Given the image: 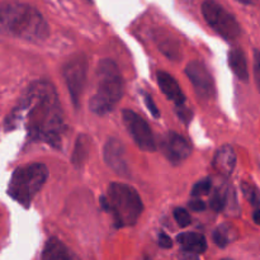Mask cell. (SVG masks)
Returning a JSON list of instances; mask_svg holds the SVG:
<instances>
[{
	"label": "cell",
	"mask_w": 260,
	"mask_h": 260,
	"mask_svg": "<svg viewBox=\"0 0 260 260\" xmlns=\"http://www.w3.org/2000/svg\"><path fill=\"white\" fill-rule=\"evenodd\" d=\"M162 151L169 161L173 164H179L189 158L192 154V146L181 135L170 131L162 140Z\"/></svg>",
	"instance_id": "11"
},
{
	"label": "cell",
	"mask_w": 260,
	"mask_h": 260,
	"mask_svg": "<svg viewBox=\"0 0 260 260\" xmlns=\"http://www.w3.org/2000/svg\"><path fill=\"white\" fill-rule=\"evenodd\" d=\"M253 220H254V222L257 223V225H260V206L254 209Z\"/></svg>",
	"instance_id": "29"
},
{
	"label": "cell",
	"mask_w": 260,
	"mask_h": 260,
	"mask_svg": "<svg viewBox=\"0 0 260 260\" xmlns=\"http://www.w3.org/2000/svg\"><path fill=\"white\" fill-rule=\"evenodd\" d=\"M24 120L32 139L60 147L65 122L56 89L51 82L35 81L27 88L6 118V128H16Z\"/></svg>",
	"instance_id": "1"
},
{
	"label": "cell",
	"mask_w": 260,
	"mask_h": 260,
	"mask_svg": "<svg viewBox=\"0 0 260 260\" xmlns=\"http://www.w3.org/2000/svg\"><path fill=\"white\" fill-rule=\"evenodd\" d=\"M89 151H90V142H89L88 136L79 135L76 139L75 147H74L73 156H71L73 164L76 168H81L82 165L85 164L86 160H88Z\"/></svg>",
	"instance_id": "17"
},
{
	"label": "cell",
	"mask_w": 260,
	"mask_h": 260,
	"mask_svg": "<svg viewBox=\"0 0 260 260\" xmlns=\"http://www.w3.org/2000/svg\"><path fill=\"white\" fill-rule=\"evenodd\" d=\"M202 14L207 24L226 41H234L241 35V28L231 13L216 0H204L202 4Z\"/></svg>",
	"instance_id": "6"
},
{
	"label": "cell",
	"mask_w": 260,
	"mask_h": 260,
	"mask_svg": "<svg viewBox=\"0 0 260 260\" xmlns=\"http://www.w3.org/2000/svg\"><path fill=\"white\" fill-rule=\"evenodd\" d=\"M242 190H244L245 196H246L247 200H250L251 204L255 206V208L260 206V194L257 188L249 183H244L242 184Z\"/></svg>",
	"instance_id": "19"
},
{
	"label": "cell",
	"mask_w": 260,
	"mask_h": 260,
	"mask_svg": "<svg viewBox=\"0 0 260 260\" xmlns=\"http://www.w3.org/2000/svg\"><path fill=\"white\" fill-rule=\"evenodd\" d=\"M47 177L48 170L43 164L35 162L17 168L10 178L8 194L19 204L29 207L47 180Z\"/></svg>",
	"instance_id": "5"
},
{
	"label": "cell",
	"mask_w": 260,
	"mask_h": 260,
	"mask_svg": "<svg viewBox=\"0 0 260 260\" xmlns=\"http://www.w3.org/2000/svg\"><path fill=\"white\" fill-rule=\"evenodd\" d=\"M177 108H178V114H179V117H180L181 120L188 122V120L192 118V112H190L188 108H185V105H179V107Z\"/></svg>",
	"instance_id": "27"
},
{
	"label": "cell",
	"mask_w": 260,
	"mask_h": 260,
	"mask_svg": "<svg viewBox=\"0 0 260 260\" xmlns=\"http://www.w3.org/2000/svg\"><path fill=\"white\" fill-rule=\"evenodd\" d=\"M212 188V181L209 178H204L200 179V181H197L192 188V196L193 197H202L209 193V190Z\"/></svg>",
	"instance_id": "18"
},
{
	"label": "cell",
	"mask_w": 260,
	"mask_h": 260,
	"mask_svg": "<svg viewBox=\"0 0 260 260\" xmlns=\"http://www.w3.org/2000/svg\"><path fill=\"white\" fill-rule=\"evenodd\" d=\"M124 93V82L117 63L103 59L97 66V88L90 98L89 108L93 113L105 116L114 111Z\"/></svg>",
	"instance_id": "3"
},
{
	"label": "cell",
	"mask_w": 260,
	"mask_h": 260,
	"mask_svg": "<svg viewBox=\"0 0 260 260\" xmlns=\"http://www.w3.org/2000/svg\"><path fill=\"white\" fill-rule=\"evenodd\" d=\"M178 242L183 247V251L193 254H203L207 250V240L198 232H181L178 235Z\"/></svg>",
	"instance_id": "15"
},
{
	"label": "cell",
	"mask_w": 260,
	"mask_h": 260,
	"mask_svg": "<svg viewBox=\"0 0 260 260\" xmlns=\"http://www.w3.org/2000/svg\"><path fill=\"white\" fill-rule=\"evenodd\" d=\"M180 260H200L198 255L193 253H188V251H183L180 255Z\"/></svg>",
	"instance_id": "28"
},
{
	"label": "cell",
	"mask_w": 260,
	"mask_h": 260,
	"mask_svg": "<svg viewBox=\"0 0 260 260\" xmlns=\"http://www.w3.org/2000/svg\"><path fill=\"white\" fill-rule=\"evenodd\" d=\"M213 240H215L216 245H219L220 247H225L226 245L228 244V238H227V232L223 227L217 228L213 234Z\"/></svg>",
	"instance_id": "22"
},
{
	"label": "cell",
	"mask_w": 260,
	"mask_h": 260,
	"mask_svg": "<svg viewBox=\"0 0 260 260\" xmlns=\"http://www.w3.org/2000/svg\"><path fill=\"white\" fill-rule=\"evenodd\" d=\"M189 207L190 209H193L194 212H202V211L206 209V203L203 202L202 200H198V198H197V200H190Z\"/></svg>",
	"instance_id": "26"
},
{
	"label": "cell",
	"mask_w": 260,
	"mask_h": 260,
	"mask_svg": "<svg viewBox=\"0 0 260 260\" xmlns=\"http://www.w3.org/2000/svg\"><path fill=\"white\" fill-rule=\"evenodd\" d=\"M212 164L216 171H219L222 177H230L236 166V154L234 147L230 145L221 146L213 156Z\"/></svg>",
	"instance_id": "12"
},
{
	"label": "cell",
	"mask_w": 260,
	"mask_h": 260,
	"mask_svg": "<svg viewBox=\"0 0 260 260\" xmlns=\"http://www.w3.org/2000/svg\"><path fill=\"white\" fill-rule=\"evenodd\" d=\"M42 260H79V258L62 241L52 238L44 245Z\"/></svg>",
	"instance_id": "14"
},
{
	"label": "cell",
	"mask_w": 260,
	"mask_h": 260,
	"mask_svg": "<svg viewBox=\"0 0 260 260\" xmlns=\"http://www.w3.org/2000/svg\"><path fill=\"white\" fill-rule=\"evenodd\" d=\"M238 1H240V3L242 4H246V5H251V4H254L257 0H238Z\"/></svg>",
	"instance_id": "30"
},
{
	"label": "cell",
	"mask_w": 260,
	"mask_h": 260,
	"mask_svg": "<svg viewBox=\"0 0 260 260\" xmlns=\"http://www.w3.org/2000/svg\"><path fill=\"white\" fill-rule=\"evenodd\" d=\"M0 33L25 41H43L50 28L41 13L28 4L13 3L0 5Z\"/></svg>",
	"instance_id": "2"
},
{
	"label": "cell",
	"mask_w": 260,
	"mask_h": 260,
	"mask_svg": "<svg viewBox=\"0 0 260 260\" xmlns=\"http://www.w3.org/2000/svg\"><path fill=\"white\" fill-rule=\"evenodd\" d=\"M223 260H231V259H223Z\"/></svg>",
	"instance_id": "31"
},
{
	"label": "cell",
	"mask_w": 260,
	"mask_h": 260,
	"mask_svg": "<svg viewBox=\"0 0 260 260\" xmlns=\"http://www.w3.org/2000/svg\"><path fill=\"white\" fill-rule=\"evenodd\" d=\"M123 123L127 131L132 136L140 149L146 152H154L156 150V142L152 135V131L145 120L136 112L131 109H124L122 112Z\"/></svg>",
	"instance_id": "8"
},
{
	"label": "cell",
	"mask_w": 260,
	"mask_h": 260,
	"mask_svg": "<svg viewBox=\"0 0 260 260\" xmlns=\"http://www.w3.org/2000/svg\"><path fill=\"white\" fill-rule=\"evenodd\" d=\"M159 245H160L162 249H170V247L173 246V241H171L170 236L161 232V234L159 235Z\"/></svg>",
	"instance_id": "25"
},
{
	"label": "cell",
	"mask_w": 260,
	"mask_h": 260,
	"mask_svg": "<svg viewBox=\"0 0 260 260\" xmlns=\"http://www.w3.org/2000/svg\"><path fill=\"white\" fill-rule=\"evenodd\" d=\"M174 219L177 221V223L180 227H187V226L190 225V216L188 213L187 209L180 208V207H178V208L174 209Z\"/></svg>",
	"instance_id": "21"
},
{
	"label": "cell",
	"mask_w": 260,
	"mask_h": 260,
	"mask_svg": "<svg viewBox=\"0 0 260 260\" xmlns=\"http://www.w3.org/2000/svg\"><path fill=\"white\" fill-rule=\"evenodd\" d=\"M103 208L113 216L117 227L133 226L142 215L143 204L136 189L123 183H112L108 187V196L101 197Z\"/></svg>",
	"instance_id": "4"
},
{
	"label": "cell",
	"mask_w": 260,
	"mask_h": 260,
	"mask_svg": "<svg viewBox=\"0 0 260 260\" xmlns=\"http://www.w3.org/2000/svg\"><path fill=\"white\" fill-rule=\"evenodd\" d=\"M158 84L161 89V92L166 95L169 100L174 101L177 107L184 105L185 103V95L181 92L180 86L175 80V78L170 74L165 73V71H159L158 73Z\"/></svg>",
	"instance_id": "13"
},
{
	"label": "cell",
	"mask_w": 260,
	"mask_h": 260,
	"mask_svg": "<svg viewBox=\"0 0 260 260\" xmlns=\"http://www.w3.org/2000/svg\"><path fill=\"white\" fill-rule=\"evenodd\" d=\"M185 75L200 98L209 99L212 97L215 92L213 79L204 63L198 60L189 61L185 66Z\"/></svg>",
	"instance_id": "9"
},
{
	"label": "cell",
	"mask_w": 260,
	"mask_h": 260,
	"mask_svg": "<svg viewBox=\"0 0 260 260\" xmlns=\"http://www.w3.org/2000/svg\"><path fill=\"white\" fill-rule=\"evenodd\" d=\"M88 73V60L84 55H75L65 63L62 75L73 103L78 107L81 98Z\"/></svg>",
	"instance_id": "7"
},
{
	"label": "cell",
	"mask_w": 260,
	"mask_h": 260,
	"mask_svg": "<svg viewBox=\"0 0 260 260\" xmlns=\"http://www.w3.org/2000/svg\"><path fill=\"white\" fill-rule=\"evenodd\" d=\"M226 204V197L225 194L222 193L221 190H216L213 196L211 197V200H209V206L213 211L216 212H221L222 209L225 208Z\"/></svg>",
	"instance_id": "20"
},
{
	"label": "cell",
	"mask_w": 260,
	"mask_h": 260,
	"mask_svg": "<svg viewBox=\"0 0 260 260\" xmlns=\"http://www.w3.org/2000/svg\"><path fill=\"white\" fill-rule=\"evenodd\" d=\"M228 66L232 70V73L238 76L241 81L249 80V70H247V62L245 54L240 48H232L228 52L227 56Z\"/></svg>",
	"instance_id": "16"
},
{
	"label": "cell",
	"mask_w": 260,
	"mask_h": 260,
	"mask_svg": "<svg viewBox=\"0 0 260 260\" xmlns=\"http://www.w3.org/2000/svg\"><path fill=\"white\" fill-rule=\"evenodd\" d=\"M143 100H145V104L149 109V112L151 113V116L154 118H159L160 117V113H159V109L156 107V104L154 103V99L151 98V95L147 94V93H143Z\"/></svg>",
	"instance_id": "24"
},
{
	"label": "cell",
	"mask_w": 260,
	"mask_h": 260,
	"mask_svg": "<svg viewBox=\"0 0 260 260\" xmlns=\"http://www.w3.org/2000/svg\"><path fill=\"white\" fill-rule=\"evenodd\" d=\"M254 78L257 82L258 90L260 93V51H254Z\"/></svg>",
	"instance_id": "23"
},
{
	"label": "cell",
	"mask_w": 260,
	"mask_h": 260,
	"mask_svg": "<svg viewBox=\"0 0 260 260\" xmlns=\"http://www.w3.org/2000/svg\"><path fill=\"white\" fill-rule=\"evenodd\" d=\"M103 158L105 164L120 177L130 175V166L127 162L126 149L123 143L117 139L108 140L103 149Z\"/></svg>",
	"instance_id": "10"
}]
</instances>
